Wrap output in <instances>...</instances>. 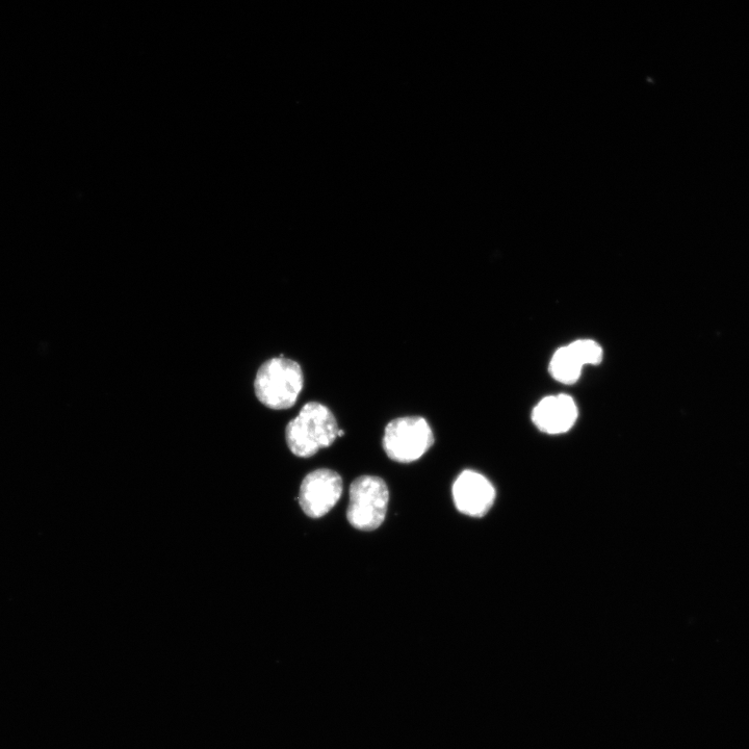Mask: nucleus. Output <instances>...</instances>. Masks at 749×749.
Here are the masks:
<instances>
[{
	"label": "nucleus",
	"mask_w": 749,
	"mask_h": 749,
	"mask_svg": "<svg viewBox=\"0 0 749 749\" xmlns=\"http://www.w3.org/2000/svg\"><path fill=\"white\" fill-rule=\"evenodd\" d=\"M568 346H570L584 367L587 365L597 366L603 360V349L597 342L579 340Z\"/></svg>",
	"instance_id": "nucleus-9"
},
{
	"label": "nucleus",
	"mask_w": 749,
	"mask_h": 749,
	"mask_svg": "<svg viewBox=\"0 0 749 749\" xmlns=\"http://www.w3.org/2000/svg\"><path fill=\"white\" fill-rule=\"evenodd\" d=\"M456 508L463 514L481 518L496 499V490L490 481L475 471L462 472L453 485Z\"/></svg>",
	"instance_id": "nucleus-6"
},
{
	"label": "nucleus",
	"mask_w": 749,
	"mask_h": 749,
	"mask_svg": "<svg viewBox=\"0 0 749 749\" xmlns=\"http://www.w3.org/2000/svg\"><path fill=\"white\" fill-rule=\"evenodd\" d=\"M584 366L570 346L558 349L550 364L552 376L563 384H574L581 377Z\"/></svg>",
	"instance_id": "nucleus-8"
},
{
	"label": "nucleus",
	"mask_w": 749,
	"mask_h": 749,
	"mask_svg": "<svg viewBox=\"0 0 749 749\" xmlns=\"http://www.w3.org/2000/svg\"><path fill=\"white\" fill-rule=\"evenodd\" d=\"M578 416L575 400L561 394L542 399L533 410L532 420L542 432L562 434L574 427Z\"/></svg>",
	"instance_id": "nucleus-7"
},
{
	"label": "nucleus",
	"mask_w": 749,
	"mask_h": 749,
	"mask_svg": "<svg viewBox=\"0 0 749 749\" xmlns=\"http://www.w3.org/2000/svg\"><path fill=\"white\" fill-rule=\"evenodd\" d=\"M303 386L302 368L295 360L283 356L267 360L258 370L254 381L258 401L274 410L293 407Z\"/></svg>",
	"instance_id": "nucleus-2"
},
{
	"label": "nucleus",
	"mask_w": 749,
	"mask_h": 749,
	"mask_svg": "<svg viewBox=\"0 0 749 749\" xmlns=\"http://www.w3.org/2000/svg\"><path fill=\"white\" fill-rule=\"evenodd\" d=\"M343 494L342 477L332 470L309 473L302 481L299 503L309 518L319 519L338 504Z\"/></svg>",
	"instance_id": "nucleus-5"
},
{
	"label": "nucleus",
	"mask_w": 749,
	"mask_h": 749,
	"mask_svg": "<svg viewBox=\"0 0 749 749\" xmlns=\"http://www.w3.org/2000/svg\"><path fill=\"white\" fill-rule=\"evenodd\" d=\"M339 432V424L332 411L321 403L309 402L288 424L286 439L294 455L308 458L333 445Z\"/></svg>",
	"instance_id": "nucleus-1"
},
{
	"label": "nucleus",
	"mask_w": 749,
	"mask_h": 749,
	"mask_svg": "<svg viewBox=\"0 0 749 749\" xmlns=\"http://www.w3.org/2000/svg\"><path fill=\"white\" fill-rule=\"evenodd\" d=\"M382 445L391 460L411 463L422 458L434 445V434L424 418L403 417L387 424Z\"/></svg>",
	"instance_id": "nucleus-4"
},
{
	"label": "nucleus",
	"mask_w": 749,
	"mask_h": 749,
	"mask_svg": "<svg viewBox=\"0 0 749 749\" xmlns=\"http://www.w3.org/2000/svg\"><path fill=\"white\" fill-rule=\"evenodd\" d=\"M389 487L376 476H361L350 487V502L347 519L355 529L374 531L385 520L389 506Z\"/></svg>",
	"instance_id": "nucleus-3"
}]
</instances>
